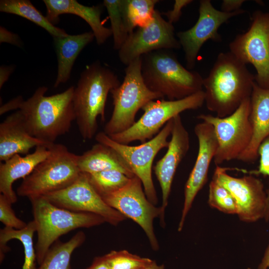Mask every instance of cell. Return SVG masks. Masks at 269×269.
<instances>
[{
  "mask_svg": "<svg viewBox=\"0 0 269 269\" xmlns=\"http://www.w3.org/2000/svg\"><path fill=\"white\" fill-rule=\"evenodd\" d=\"M255 82L246 64L230 51L220 53L203 78L206 108L219 118L231 115L251 97Z\"/></svg>",
  "mask_w": 269,
  "mask_h": 269,
  "instance_id": "6da1fadb",
  "label": "cell"
},
{
  "mask_svg": "<svg viewBox=\"0 0 269 269\" xmlns=\"http://www.w3.org/2000/svg\"><path fill=\"white\" fill-rule=\"evenodd\" d=\"M74 89L72 86L62 93L46 96L47 88L41 86L26 101L22 98L18 109L31 135L48 145L69 132L76 120Z\"/></svg>",
  "mask_w": 269,
  "mask_h": 269,
  "instance_id": "7a4b0ae2",
  "label": "cell"
},
{
  "mask_svg": "<svg viewBox=\"0 0 269 269\" xmlns=\"http://www.w3.org/2000/svg\"><path fill=\"white\" fill-rule=\"evenodd\" d=\"M121 85L111 70L99 61L86 66L75 87L73 103L76 123L82 138L91 139L96 134L97 118L105 121V107L111 90Z\"/></svg>",
  "mask_w": 269,
  "mask_h": 269,
  "instance_id": "3957f363",
  "label": "cell"
},
{
  "mask_svg": "<svg viewBox=\"0 0 269 269\" xmlns=\"http://www.w3.org/2000/svg\"><path fill=\"white\" fill-rule=\"evenodd\" d=\"M166 50H155L141 57V75L147 87L171 101L203 90L200 74L186 69Z\"/></svg>",
  "mask_w": 269,
  "mask_h": 269,
  "instance_id": "277c9868",
  "label": "cell"
},
{
  "mask_svg": "<svg viewBox=\"0 0 269 269\" xmlns=\"http://www.w3.org/2000/svg\"><path fill=\"white\" fill-rule=\"evenodd\" d=\"M29 200L36 227L35 249L39 265L60 236L76 229L90 228L106 222L102 217L95 214L76 212L56 206L43 196Z\"/></svg>",
  "mask_w": 269,
  "mask_h": 269,
  "instance_id": "5b68a950",
  "label": "cell"
},
{
  "mask_svg": "<svg viewBox=\"0 0 269 269\" xmlns=\"http://www.w3.org/2000/svg\"><path fill=\"white\" fill-rule=\"evenodd\" d=\"M48 156L34 168L17 188L19 196L29 200L64 189L79 176L78 155L69 151L61 144L47 145Z\"/></svg>",
  "mask_w": 269,
  "mask_h": 269,
  "instance_id": "8992f818",
  "label": "cell"
},
{
  "mask_svg": "<svg viewBox=\"0 0 269 269\" xmlns=\"http://www.w3.org/2000/svg\"><path fill=\"white\" fill-rule=\"evenodd\" d=\"M124 81L111 91L114 109L110 120L104 127V132L108 135L123 132L136 122L139 109L148 102L164 97L150 90L141 75V58L130 63L125 69Z\"/></svg>",
  "mask_w": 269,
  "mask_h": 269,
  "instance_id": "52a82bcc",
  "label": "cell"
},
{
  "mask_svg": "<svg viewBox=\"0 0 269 269\" xmlns=\"http://www.w3.org/2000/svg\"><path fill=\"white\" fill-rule=\"evenodd\" d=\"M204 103L203 90L180 100L149 101L141 109L144 112L142 116L132 127L109 136L113 140L124 144L135 140L143 143L156 135L171 119L183 111L197 110Z\"/></svg>",
  "mask_w": 269,
  "mask_h": 269,
  "instance_id": "ba28073f",
  "label": "cell"
},
{
  "mask_svg": "<svg viewBox=\"0 0 269 269\" xmlns=\"http://www.w3.org/2000/svg\"><path fill=\"white\" fill-rule=\"evenodd\" d=\"M173 126V118L152 139L136 146L118 143L104 132L98 133L95 137L98 142L112 148L124 158L134 175L140 180L146 197L154 205L157 204L158 198L152 177V163L158 152L168 147L167 139Z\"/></svg>",
  "mask_w": 269,
  "mask_h": 269,
  "instance_id": "9c48e42d",
  "label": "cell"
},
{
  "mask_svg": "<svg viewBox=\"0 0 269 269\" xmlns=\"http://www.w3.org/2000/svg\"><path fill=\"white\" fill-rule=\"evenodd\" d=\"M250 98L244 100L231 115L219 118L202 114L197 119L211 125L218 141L213 161L216 166L238 159L251 141L253 129L250 121Z\"/></svg>",
  "mask_w": 269,
  "mask_h": 269,
  "instance_id": "30bf717a",
  "label": "cell"
},
{
  "mask_svg": "<svg viewBox=\"0 0 269 269\" xmlns=\"http://www.w3.org/2000/svg\"><path fill=\"white\" fill-rule=\"evenodd\" d=\"M248 30L238 34L229 44L230 52L243 63L251 64L257 74L255 80L269 88V12H254Z\"/></svg>",
  "mask_w": 269,
  "mask_h": 269,
  "instance_id": "8fae6325",
  "label": "cell"
},
{
  "mask_svg": "<svg viewBox=\"0 0 269 269\" xmlns=\"http://www.w3.org/2000/svg\"><path fill=\"white\" fill-rule=\"evenodd\" d=\"M140 180L135 175L121 189L102 197L110 207L137 223L146 234L154 251L159 249L155 236L153 221L160 217V223L164 224L161 207H157L146 197Z\"/></svg>",
  "mask_w": 269,
  "mask_h": 269,
  "instance_id": "7c38bea8",
  "label": "cell"
},
{
  "mask_svg": "<svg viewBox=\"0 0 269 269\" xmlns=\"http://www.w3.org/2000/svg\"><path fill=\"white\" fill-rule=\"evenodd\" d=\"M43 197L60 208L100 216L106 222L114 226L126 219L104 201L91 185L85 173L81 172L78 178L67 187Z\"/></svg>",
  "mask_w": 269,
  "mask_h": 269,
  "instance_id": "4fadbf2b",
  "label": "cell"
},
{
  "mask_svg": "<svg viewBox=\"0 0 269 269\" xmlns=\"http://www.w3.org/2000/svg\"><path fill=\"white\" fill-rule=\"evenodd\" d=\"M180 44L174 35L172 24L165 20L157 9L146 25L130 34L119 50L121 62L129 65L135 59L160 49H179Z\"/></svg>",
  "mask_w": 269,
  "mask_h": 269,
  "instance_id": "5bb4252c",
  "label": "cell"
},
{
  "mask_svg": "<svg viewBox=\"0 0 269 269\" xmlns=\"http://www.w3.org/2000/svg\"><path fill=\"white\" fill-rule=\"evenodd\" d=\"M245 12L246 10L242 9L230 13L225 12L215 8L210 0H200L199 17L196 23L191 28L176 34L184 52L188 69L194 67L200 48L206 41L222 40L218 32L220 26L231 17Z\"/></svg>",
  "mask_w": 269,
  "mask_h": 269,
  "instance_id": "9a60e30c",
  "label": "cell"
},
{
  "mask_svg": "<svg viewBox=\"0 0 269 269\" xmlns=\"http://www.w3.org/2000/svg\"><path fill=\"white\" fill-rule=\"evenodd\" d=\"M229 169L217 165L212 178L233 195L237 204L239 219L247 223L263 219L267 195L262 181L251 174L233 177L228 174Z\"/></svg>",
  "mask_w": 269,
  "mask_h": 269,
  "instance_id": "2e32d148",
  "label": "cell"
},
{
  "mask_svg": "<svg viewBox=\"0 0 269 269\" xmlns=\"http://www.w3.org/2000/svg\"><path fill=\"white\" fill-rule=\"evenodd\" d=\"M194 132L198 142V150L194 165L184 188V201L178 231L183 228L186 216L199 191L207 181L210 165L216 154L218 141L213 126L202 122L197 124Z\"/></svg>",
  "mask_w": 269,
  "mask_h": 269,
  "instance_id": "e0dca14e",
  "label": "cell"
},
{
  "mask_svg": "<svg viewBox=\"0 0 269 269\" xmlns=\"http://www.w3.org/2000/svg\"><path fill=\"white\" fill-rule=\"evenodd\" d=\"M171 135L166 152L156 162L153 168L161 190V207L164 212L168 204L176 169L190 147L189 133L184 127L180 115L173 118Z\"/></svg>",
  "mask_w": 269,
  "mask_h": 269,
  "instance_id": "ac0fdd59",
  "label": "cell"
},
{
  "mask_svg": "<svg viewBox=\"0 0 269 269\" xmlns=\"http://www.w3.org/2000/svg\"><path fill=\"white\" fill-rule=\"evenodd\" d=\"M250 104L249 119L253 129L252 138L247 148L238 158L246 163H253L258 159V148L269 136V88H263L255 82Z\"/></svg>",
  "mask_w": 269,
  "mask_h": 269,
  "instance_id": "d6986e66",
  "label": "cell"
},
{
  "mask_svg": "<svg viewBox=\"0 0 269 269\" xmlns=\"http://www.w3.org/2000/svg\"><path fill=\"white\" fill-rule=\"evenodd\" d=\"M47 145L32 136L25 125L20 110L9 115L0 124V160L5 161L16 154H28L30 149Z\"/></svg>",
  "mask_w": 269,
  "mask_h": 269,
  "instance_id": "ffe728a7",
  "label": "cell"
},
{
  "mask_svg": "<svg viewBox=\"0 0 269 269\" xmlns=\"http://www.w3.org/2000/svg\"><path fill=\"white\" fill-rule=\"evenodd\" d=\"M46 8V17L53 24L59 21V16L63 14L78 15L91 27L98 45L103 44L112 35L111 28L105 27L101 20L102 7L88 6L76 0H43Z\"/></svg>",
  "mask_w": 269,
  "mask_h": 269,
  "instance_id": "44dd1931",
  "label": "cell"
},
{
  "mask_svg": "<svg viewBox=\"0 0 269 269\" xmlns=\"http://www.w3.org/2000/svg\"><path fill=\"white\" fill-rule=\"evenodd\" d=\"M46 145H39L32 153L21 156L16 154L0 163V192L12 203L17 197L12 189V184L16 180L29 175L41 162L49 154Z\"/></svg>",
  "mask_w": 269,
  "mask_h": 269,
  "instance_id": "7402d4cb",
  "label": "cell"
},
{
  "mask_svg": "<svg viewBox=\"0 0 269 269\" xmlns=\"http://www.w3.org/2000/svg\"><path fill=\"white\" fill-rule=\"evenodd\" d=\"M77 164L82 173L92 174L117 170L130 178L135 176L122 156L112 148L99 142L82 154L78 155Z\"/></svg>",
  "mask_w": 269,
  "mask_h": 269,
  "instance_id": "603a6c76",
  "label": "cell"
},
{
  "mask_svg": "<svg viewBox=\"0 0 269 269\" xmlns=\"http://www.w3.org/2000/svg\"><path fill=\"white\" fill-rule=\"evenodd\" d=\"M53 38L58 62L57 75L54 84L56 88L69 79L76 58L83 49L93 41L95 36L90 31Z\"/></svg>",
  "mask_w": 269,
  "mask_h": 269,
  "instance_id": "cb8c5ba5",
  "label": "cell"
},
{
  "mask_svg": "<svg viewBox=\"0 0 269 269\" xmlns=\"http://www.w3.org/2000/svg\"><path fill=\"white\" fill-rule=\"evenodd\" d=\"M36 232V225L33 220L29 222L26 226L19 230L4 227L0 231V260L3 259L4 254L8 251L7 243L12 239L19 240L23 245L24 261L22 269H37L36 268V255L34 247L33 237Z\"/></svg>",
  "mask_w": 269,
  "mask_h": 269,
  "instance_id": "d4e9b609",
  "label": "cell"
},
{
  "mask_svg": "<svg viewBox=\"0 0 269 269\" xmlns=\"http://www.w3.org/2000/svg\"><path fill=\"white\" fill-rule=\"evenodd\" d=\"M0 11L25 18L47 31L52 36L61 37L68 34L54 26L28 0H1Z\"/></svg>",
  "mask_w": 269,
  "mask_h": 269,
  "instance_id": "484cf974",
  "label": "cell"
},
{
  "mask_svg": "<svg viewBox=\"0 0 269 269\" xmlns=\"http://www.w3.org/2000/svg\"><path fill=\"white\" fill-rule=\"evenodd\" d=\"M85 240V233L80 231L67 242L56 241L48 250L37 269H70L73 252Z\"/></svg>",
  "mask_w": 269,
  "mask_h": 269,
  "instance_id": "4316f807",
  "label": "cell"
},
{
  "mask_svg": "<svg viewBox=\"0 0 269 269\" xmlns=\"http://www.w3.org/2000/svg\"><path fill=\"white\" fill-rule=\"evenodd\" d=\"M157 0H122V9L126 28L132 33L136 27H142L152 19Z\"/></svg>",
  "mask_w": 269,
  "mask_h": 269,
  "instance_id": "83f0119b",
  "label": "cell"
},
{
  "mask_svg": "<svg viewBox=\"0 0 269 269\" xmlns=\"http://www.w3.org/2000/svg\"><path fill=\"white\" fill-rule=\"evenodd\" d=\"M86 174L90 184L101 197L121 189L129 183L131 178L117 170Z\"/></svg>",
  "mask_w": 269,
  "mask_h": 269,
  "instance_id": "f1b7e54d",
  "label": "cell"
},
{
  "mask_svg": "<svg viewBox=\"0 0 269 269\" xmlns=\"http://www.w3.org/2000/svg\"><path fill=\"white\" fill-rule=\"evenodd\" d=\"M122 0H104L111 21V29L114 39V48L119 50L129 34L126 30L122 9Z\"/></svg>",
  "mask_w": 269,
  "mask_h": 269,
  "instance_id": "f546056e",
  "label": "cell"
},
{
  "mask_svg": "<svg viewBox=\"0 0 269 269\" xmlns=\"http://www.w3.org/2000/svg\"><path fill=\"white\" fill-rule=\"evenodd\" d=\"M208 204L213 208L227 214H237L238 206L231 192L216 180L209 184Z\"/></svg>",
  "mask_w": 269,
  "mask_h": 269,
  "instance_id": "4dcf8cb0",
  "label": "cell"
},
{
  "mask_svg": "<svg viewBox=\"0 0 269 269\" xmlns=\"http://www.w3.org/2000/svg\"><path fill=\"white\" fill-rule=\"evenodd\" d=\"M104 257L109 269H142L152 261L127 250L112 251Z\"/></svg>",
  "mask_w": 269,
  "mask_h": 269,
  "instance_id": "1f68e13d",
  "label": "cell"
},
{
  "mask_svg": "<svg viewBox=\"0 0 269 269\" xmlns=\"http://www.w3.org/2000/svg\"><path fill=\"white\" fill-rule=\"evenodd\" d=\"M258 158H260L259 165L257 169L246 171L249 174L259 175L262 174L269 177V136L267 137L260 144L258 150ZM267 203L264 218L266 222L269 221V187L267 192Z\"/></svg>",
  "mask_w": 269,
  "mask_h": 269,
  "instance_id": "d6a6232c",
  "label": "cell"
},
{
  "mask_svg": "<svg viewBox=\"0 0 269 269\" xmlns=\"http://www.w3.org/2000/svg\"><path fill=\"white\" fill-rule=\"evenodd\" d=\"M12 203L3 194H0V221L5 227L16 230L26 226V223L15 215L11 207Z\"/></svg>",
  "mask_w": 269,
  "mask_h": 269,
  "instance_id": "836d02e7",
  "label": "cell"
},
{
  "mask_svg": "<svg viewBox=\"0 0 269 269\" xmlns=\"http://www.w3.org/2000/svg\"><path fill=\"white\" fill-rule=\"evenodd\" d=\"M192 0H175L173 9L163 13V15L167 18V21L173 24L177 22L182 14V9L192 2Z\"/></svg>",
  "mask_w": 269,
  "mask_h": 269,
  "instance_id": "e575fe53",
  "label": "cell"
},
{
  "mask_svg": "<svg viewBox=\"0 0 269 269\" xmlns=\"http://www.w3.org/2000/svg\"><path fill=\"white\" fill-rule=\"evenodd\" d=\"M0 43H8L17 46H20L22 42L19 36L13 33L2 26L0 27Z\"/></svg>",
  "mask_w": 269,
  "mask_h": 269,
  "instance_id": "d590c367",
  "label": "cell"
},
{
  "mask_svg": "<svg viewBox=\"0 0 269 269\" xmlns=\"http://www.w3.org/2000/svg\"><path fill=\"white\" fill-rule=\"evenodd\" d=\"M246 0H223L221 4V11L232 12L240 9L241 6Z\"/></svg>",
  "mask_w": 269,
  "mask_h": 269,
  "instance_id": "8d00e7d4",
  "label": "cell"
},
{
  "mask_svg": "<svg viewBox=\"0 0 269 269\" xmlns=\"http://www.w3.org/2000/svg\"><path fill=\"white\" fill-rule=\"evenodd\" d=\"M22 98V96H18L1 106L0 115H2L11 110L18 109L19 104Z\"/></svg>",
  "mask_w": 269,
  "mask_h": 269,
  "instance_id": "74e56055",
  "label": "cell"
},
{
  "mask_svg": "<svg viewBox=\"0 0 269 269\" xmlns=\"http://www.w3.org/2000/svg\"><path fill=\"white\" fill-rule=\"evenodd\" d=\"M86 269H109L104 256L95 258L92 264Z\"/></svg>",
  "mask_w": 269,
  "mask_h": 269,
  "instance_id": "f35d334b",
  "label": "cell"
},
{
  "mask_svg": "<svg viewBox=\"0 0 269 269\" xmlns=\"http://www.w3.org/2000/svg\"><path fill=\"white\" fill-rule=\"evenodd\" d=\"M12 66H1L0 68V88L1 89L3 84L7 80L9 76L13 70Z\"/></svg>",
  "mask_w": 269,
  "mask_h": 269,
  "instance_id": "ab89813d",
  "label": "cell"
},
{
  "mask_svg": "<svg viewBox=\"0 0 269 269\" xmlns=\"http://www.w3.org/2000/svg\"><path fill=\"white\" fill-rule=\"evenodd\" d=\"M258 269H269V243L258 266Z\"/></svg>",
  "mask_w": 269,
  "mask_h": 269,
  "instance_id": "60d3db41",
  "label": "cell"
},
{
  "mask_svg": "<svg viewBox=\"0 0 269 269\" xmlns=\"http://www.w3.org/2000/svg\"><path fill=\"white\" fill-rule=\"evenodd\" d=\"M142 269H165L163 265H158L155 261H152Z\"/></svg>",
  "mask_w": 269,
  "mask_h": 269,
  "instance_id": "b9f144b4",
  "label": "cell"
}]
</instances>
